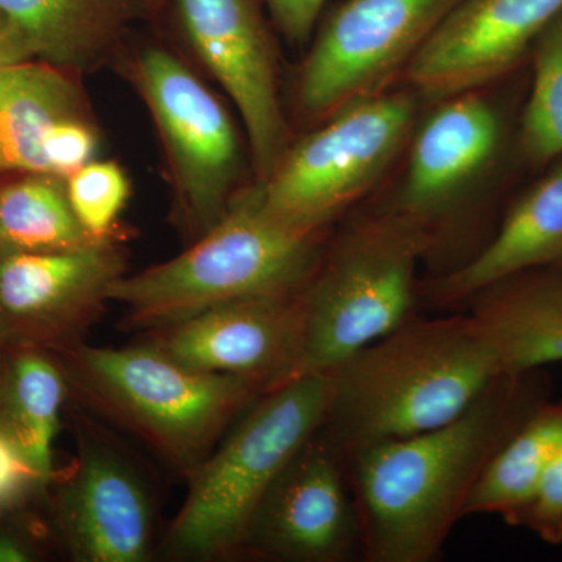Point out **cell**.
<instances>
[{"instance_id": "6", "label": "cell", "mask_w": 562, "mask_h": 562, "mask_svg": "<svg viewBox=\"0 0 562 562\" xmlns=\"http://www.w3.org/2000/svg\"><path fill=\"white\" fill-rule=\"evenodd\" d=\"M328 391L330 373H310L251 403L188 479L187 501L165 539L169 557L205 561L241 554L266 492L319 430Z\"/></svg>"}, {"instance_id": "19", "label": "cell", "mask_w": 562, "mask_h": 562, "mask_svg": "<svg viewBox=\"0 0 562 562\" xmlns=\"http://www.w3.org/2000/svg\"><path fill=\"white\" fill-rule=\"evenodd\" d=\"M35 57L57 68L88 69L110 54L150 0H0Z\"/></svg>"}, {"instance_id": "28", "label": "cell", "mask_w": 562, "mask_h": 562, "mask_svg": "<svg viewBox=\"0 0 562 562\" xmlns=\"http://www.w3.org/2000/svg\"><path fill=\"white\" fill-rule=\"evenodd\" d=\"M98 149V133L87 116L70 117L55 125L44 144L49 176L68 179L92 161Z\"/></svg>"}, {"instance_id": "15", "label": "cell", "mask_w": 562, "mask_h": 562, "mask_svg": "<svg viewBox=\"0 0 562 562\" xmlns=\"http://www.w3.org/2000/svg\"><path fill=\"white\" fill-rule=\"evenodd\" d=\"M562 0H462L425 41L398 83L427 102L522 68Z\"/></svg>"}, {"instance_id": "2", "label": "cell", "mask_w": 562, "mask_h": 562, "mask_svg": "<svg viewBox=\"0 0 562 562\" xmlns=\"http://www.w3.org/2000/svg\"><path fill=\"white\" fill-rule=\"evenodd\" d=\"M552 390L546 369L503 372L441 427L347 453L362 562L439 560L484 469Z\"/></svg>"}, {"instance_id": "24", "label": "cell", "mask_w": 562, "mask_h": 562, "mask_svg": "<svg viewBox=\"0 0 562 562\" xmlns=\"http://www.w3.org/2000/svg\"><path fill=\"white\" fill-rule=\"evenodd\" d=\"M520 149L532 176L562 155V10L532 43Z\"/></svg>"}, {"instance_id": "26", "label": "cell", "mask_w": 562, "mask_h": 562, "mask_svg": "<svg viewBox=\"0 0 562 562\" xmlns=\"http://www.w3.org/2000/svg\"><path fill=\"white\" fill-rule=\"evenodd\" d=\"M509 527L525 528L550 546L562 543V449L547 471L530 502L517 513Z\"/></svg>"}, {"instance_id": "3", "label": "cell", "mask_w": 562, "mask_h": 562, "mask_svg": "<svg viewBox=\"0 0 562 562\" xmlns=\"http://www.w3.org/2000/svg\"><path fill=\"white\" fill-rule=\"evenodd\" d=\"M501 373L472 314L419 313L330 372L319 431L346 457L432 430L464 413Z\"/></svg>"}, {"instance_id": "9", "label": "cell", "mask_w": 562, "mask_h": 562, "mask_svg": "<svg viewBox=\"0 0 562 562\" xmlns=\"http://www.w3.org/2000/svg\"><path fill=\"white\" fill-rule=\"evenodd\" d=\"M462 0H346L322 22L295 81L303 120L395 87L425 41Z\"/></svg>"}, {"instance_id": "16", "label": "cell", "mask_w": 562, "mask_h": 562, "mask_svg": "<svg viewBox=\"0 0 562 562\" xmlns=\"http://www.w3.org/2000/svg\"><path fill=\"white\" fill-rule=\"evenodd\" d=\"M149 341L192 371L243 376L269 391L288 382L297 362V297L221 303L151 331Z\"/></svg>"}, {"instance_id": "31", "label": "cell", "mask_w": 562, "mask_h": 562, "mask_svg": "<svg viewBox=\"0 0 562 562\" xmlns=\"http://www.w3.org/2000/svg\"><path fill=\"white\" fill-rule=\"evenodd\" d=\"M38 543L27 532L0 524V562H29L38 558Z\"/></svg>"}, {"instance_id": "25", "label": "cell", "mask_w": 562, "mask_h": 562, "mask_svg": "<svg viewBox=\"0 0 562 562\" xmlns=\"http://www.w3.org/2000/svg\"><path fill=\"white\" fill-rule=\"evenodd\" d=\"M70 209L83 231L98 243L111 241L131 194L127 176L111 161H90L68 177Z\"/></svg>"}, {"instance_id": "21", "label": "cell", "mask_w": 562, "mask_h": 562, "mask_svg": "<svg viewBox=\"0 0 562 562\" xmlns=\"http://www.w3.org/2000/svg\"><path fill=\"white\" fill-rule=\"evenodd\" d=\"M69 394L61 364L44 350L20 349L0 373V424L41 475L54 479V442Z\"/></svg>"}, {"instance_id": "1", "label": "cell", "mask_w": 562, "mask_h": 562, "mask_svg": "<svg viewBox=\"0 0 562 562\" xmlns=\"http://www.w3.org/2000/svg\"><path fill=\"white\" fill-rule=\"evenodd\" d=\"M530 63L502 79L427 102L401 161L353 211L386 222L438 277L490 243L508 202L532 173L520 149Z\"/></svg>"}, {"instance_id": "20", "label": "cell", "mask_w": 562, "mask_h": 562, "mask_svg": "<svg viewBox=\"0 0 562 562\" xmlns=\"http://www.w3.org/2000/svg\"><path fill=\"white\" fill-rule=\"evenodd\" d=\"M79 116H87L80 92L57 66L25 61L0 70V172L47 173V136Z\"/></svg>"}, {"instance_id": "4", "label": "cell", "mask_w": 562, "mask_h": 562, "mask_svg": "<svg viewBox=\"0 0 562 562\" xmlns=\"http://www.w3.org/2000/svg\"><path fill=\"white\" fill-rule=\"evenodd\" d=\"M331 232L295 231L272 220L249 184L194 246L121 277L110 301L124 306L131 327L155 331L225 302L297 297Z\"/></svg>"}, {"instance_id": "10", "label": "cell", "mask_w": 562, "mask_h": 562, "mask_svg": "<svg viewBox=\"0 0 562 562\" xmlns=\"http://www.w3.org/2000/svg\"><path fill=\"white\" fill-rule=\"evenodd\" d=\"M136 83L168 151L181 221L199 238L224 217L239 191L238 133L220 99L168 50L150 47L140 55Z\"/></svg>"}, {"instance_id": "11", "label": "cell", "mask_w": 562, "mask_h": 562, "mask_svg": "<svg viewBox=\"0 0 562 562\" xmlns=\"http://www.w3.org/2000/svg\"><path fill=\"white\" fill-rule=\"evenodd\" d=\"M241 554L279 562L362 561V535L346 458L319 430L266 492Z\"/></svg>"}, {"instance_id": "7", "label": "cell", "mask_w": 562, "mask_h": 562, "mask_svg": "<svg viewBox=\"0 0 562 562\" xmlns=\"http://www.w3.org/2000/svg\"><path fill=\"white\" fill-rule=\"evenodd\" d=\"M420 268L408 236L351 211L333 228L297 295L301 346L291 379L330 373L417 316Z\"/></svg>"}, {"instance_id": "30", "label": "cell", "mask_w": 562, "mask_h": 562, "mask_svg": "<svg viewBox=\"0 0 562 562\" xmlns=\"http://www.w3.org/2000/svg\"><path fill=\"white\" fill-rule=\"evenodd\" d=\"M35 57L24 33L0 11V70Z\"/></svg>"}, {"instance_id": "32", "label": "cell", "mask_w": 562, "mask_h": 562, "mask_svg": "<svg viewBox=\"0 0 562 562\" xmlns=\"http://www.w3.org/2000/svg\"><path fill=\"white\" fill-rule=\"evenodd\" d=\"M0 346H2V342H0ZM2 355H0V373H2Z\"/></svg>"}, {"instance_id": "13", "label": "cell", "mask_w": 562, "mask_h": 562, "mask_svg": "<svg viewBox=\"0 0 562 562\" xmlns=\"http://www.w3.org/2000/svg\"><path fill=\"white\" fill-rule=\"evenodd\" d=\"M184 35L238 106L257 179L276 171L290 147L280 102L279 63L257 0H173Z\"/></svg>"}, {"instance_id": "12", "label": "cell", "mask_w": 562, "mask_h": 562, "mask_svg": "<svg viewBox=\"0 0 562 562\" xmlns=\"http://www.w3.org/2000/svg\"><path fill=\"white\" fill-rule=\"evenodd\" d=\"M124 271V254L111 241L0 254V342L57 353L79 346Z\"/></svg>"}, {"instance_id": "5", "label": "cell", "mask_w": 562, "mask_h": 562, "mask_svg": "<svg viewBox=\"0 0 562 562\" xmlns=\"http://www.w3.org/2000/svg\"><path fill=\"white\" fill-rule=\"evenodd\" d=\"M69 391L190 479L224 431L266 392L254 380L184 368L150 341L60 351Z\"/></svg>"}, {"instance_id": "23", "label": "cell", "mask_w": 562, "mask_h": 562, "mask_svg": "<svg viewBox=\"0 0 562 562\" xmlns=\"http://www.w3.org/2000/svg\"><path fill=\"white\" fill-rule=\"evenodd\" d=\"M95 243L70 209L60 177L31 173L0 188V254L70 250Z\"/></svg>"}, {"instance_id": "14", "label": "cell", "mask_w": 562, "mask_h": 562, "mask_svg": "<svg viewBox=\"0 0 562 562\" xmlns=\"http://www.w3.org/2000/svg\"><path fill=\"white\" fill-rule=\"evenodd\" d=\"M54 520L74 561L150 558L155 509L146 482L116 447L85 427L72 469L55 492Z\"/></svg>"}, {"instance_id": "8", "label": "cell", "mask_w": 562, "mask_h": 562, "mask_svg": "<svg viewBox=\"0 0 562 562\" xmlns=\"http://www.w3.org/2000/svg\"><path fill=\"white\" fill-rule=\"evenodd\" d=\"M427 101L395 85L344 106L291 143L251 190L266 214L302 232H331L390 179Z\"/></svg>"}, {"instance_id": "22", "label": "cell", "mask_w": 562, "mask_h": 562, "mask_svg": "<svg viewBox=\"0 0 562 562\" xmlns=\"http://www.w3.org/2000/svg\"><path fill=\"white\" fill-rule=\"evenodd\" d=\"M562 449V398L543 402L503 443L473 487L465 517L495 514L512 524Z\"/></svg>"}, {"instance_id": "29", "label": "cell", "mask_w": 562, "mask_h": 562, "mask_svg": "<svg viewBox=\"0 0 562 562\" xmlns=\"http://www.w3.org/2000/svg\"><path fill=\"white\" fill-rule=\"evenodd\" d=\"M273 22L290 43L305 46L312 38L325 0H266Z\"/></svg>"}, {"instance_id": "17", "label": "cell", "mask_w": 562, "mask_h": 562, "mask_svg": "<svg viewBox=\"0 0 562 562\" xmlns=\"http://www.w3.org/2000/svg\"><path fill=\"white\" fill-rule=\"evenodd\" d=\"M528 269L562 276V155L516 191L494 236L471 261L443 276L420 277V312H464L492 281Z\"/></svg>"}, {"instance_id": "27", "label": "cell", "mask_w": 562, "mask_h": 562, "mask_svg": "<svg viewBox=\"0 0 562 562\" xmlns=\"http://www.w3.org/2000/svg\"><path fill=\"white\" fill-rule=\"evenodd\" d=\"M47 487L31 458L0 424V516L18 512Z\"/></svg>"}, {"instance_id": "18", "label": "cell", "mask_w": 562, "mask_h": 562, "mask_svg": "<svg viewBox=\"0 0 562 562\" xmlns=\"http://www.w3.org/2000/svg\"><path fill=\"white\" fill-rule=\"evenodd\" d=\"M494 347L502 372L562 362V276L528 269L492 281L465 305Z\"/></svg>"}]
</instances>
